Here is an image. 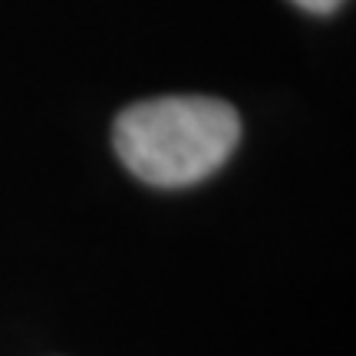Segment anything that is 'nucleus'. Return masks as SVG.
<instances>
[{"instance_id": "nucleus-2", "label": "nucleus", "mask_w": 356, "mask_h": 356, "mask_svg": "<svg viewBox=\"0 0 356 356\" xmlns=\"http://www.w3.org/2000/svg\"><path fill=\"white\" fill-rule=\"evenodd\" d=\"M297 7H304L307 13H333V10H340L346 0H293Z\"/></svg>"}, {"instance_id": "nucleus-1", "label": "nucleus", "mask_w": 356, "mask_h": 356, "mask_svg": "<svg viewBox=\"0 0 356 356\" xmlns=\"http://www.w3.org/2000/svg\"><path fill=\"white\" fill-rule=\"evenodd\" d=\"M241 139L234 106L211 96H159L119 113L115 155L145 185L185 188L231 159Z\"/></svg>"}]
</instances>
